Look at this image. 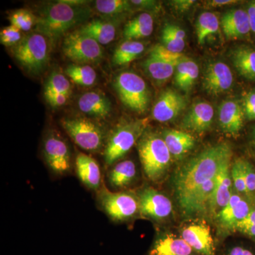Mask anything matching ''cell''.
<instances>
[{"label":"cell","mask_w":255,"mask_h":255,"mask_svg":"<svg viewBox=\"0 0 255 255\" xmlns=\"http://www.w3.org/2000/svg\"><path fill=\"white\" fill-rule=\"evenodd\" d=\"M243 107L236 100L224 101L219 110V125L223 132L236 136L243 127Z\"/></svg>","instance_id":"cell-16"},{"label":"cell","mask_w":255,"mask_h":255,"mask_svg":"<svg viewBox=\"0 0 255 255\" xmlns=\"http://www.w3.org/2000/svg\"><path fill=\"white\" fill-rule=\"evenodd\" d=\"M75 169L78 179L85 187L97 192L102 188L100 167L97 160L91 156L79 152L75 158Z\"/></svg>","instance_id":"cell-15"},{"label":"cell","mask_w":255,"mask_h":255,"mask_svg":"<svg viewBox=\"0 0 255 255\" xmlns=\"http://www.w3.org/2000/svg\"><path fill=\"white\" fill-rule=\"evenodd\" d=\"M219 18L214 13L210 11L201 13L196 25L198 43L201 46L204 45L207 37L219 31Z\"/></svg>","instance_id":"cell-32"},{"label":"cell","mask_w":255,"mask_h":255,"mask_svg":"<svg viewBox=\"0 0 255 255\" xmlns=\"http://www.w3.org/2000/svg\"><path fill=\"white\" fill-rule=\"evenodd\" d=\"M243 110L248 120H255V91L248 92L243 98Z\"/></svg>","instance_id":"cell-42"},{"label":"cell","mask_w":255,"mask_h":255,"mask_svg":"<svg viewBox=\"0 0 255 255\" xmlns=\"http://www.w3.org/2000/svg\"><path fill=\"white\" fill-rule=\"evenodd\" d=\"M253 139H254V142L255 144V127L254 128V131H253Z\"/></svg>","instance_id":"cell-48"},{"label":"cell","mask_w":255,"mask_h":255,"mask_svg":"<svg viewBox=\"0 0 255 255\" xmlns=\"http://www.w3.org/2000/svg\"><path fill=\"white\" fill-rule=\"evenodd\" d=\"M194 250L182 237L163 235L155 240L148 255H191Z\"/></svg>","instance_id":"cell-22"},{"label":"cell","mask_w":255,"mask_h":255,"mask_svg":"<svg viewBox=\"0 0 255 255\" xmlns=\"http://www.w3.org/2000/svg\"><path fill=\"white\" fill-rule=\"evenodd\" d=\"M142 171L150 182H162L170 167L172 155L162 135L145 130L137 142Z\"/></svg>","instance_id":"cell-3"},{"label":"cell","mask_w":255,"mask_h":255,"mask_svg":"<svg viewBox=\"0 0 255 255\" xmlns=\"http://www.w3.org/2000/svg\"><path fill=\"white\" fill-rule=\"evenodd\" d=\"M237 1L235 0H212L206 1V5L210 7H219V6H227V5L236 4Z\"/></svg>","instance_id":"cell-46"},{"label":"cell","mask_w":255,"mask_h":255,"mask_svg":"<svg viewBox=\"0 0 255 255\" xmlns=\"http://www.w3.org/2000/svg\"><path fill=\"white\" fill-rule=\"evenodd\" d=\"M140 213L144 217L156 221L167 219L172 211L170 199L155 188L143 187L137 194Z\"/></svg>","instance_id":"cell-11"},{"label":"cell","mask_w":255,"mask_h":255,"mask_svg":"<svg viewBox=\"0 0 255 255\" xmlns=\"http://www.w3.org/2000/svg\"><path fill=\"white\" fill-rule=\"evenodd\" d=\"M241 161L248 193L247 196H251L255 194V169L249 161L243 158Z\"/></svg>","instance_id":"cell-40"},{"label":"cell","mask_w":255,"mask_h":255,"mask_svg":"<svg viewBox=\"0 0 255 255\" xmlns=\"http://www.w3.org/2000/svg\"><path fill=\"white\" fill-rule=\"evenodd\" d=\"M43 152L48 168L55 175L63 176L70 172V149L63 137L55 130L48 132L45 137Z\"/></svg>","instance_id":"cell-10"},{"label":"cell","mask_w":255,"mask_h":255,"mask_svg":"<svg viewBox=\"0 0 255 255\" xmlns=\"http://www.w3.org/2000/svg\"><path fill=\"white\" fill-rule=\"evenodd\" d=\"M187 106L184 96L172 89L160 94L152 108V118L161 123L171 122L177 118Z\"/></svg>","instance_id":"cell-12"},{"label":"cell","mask_w":255,"mask_h":255,"mask_svg":"<svg viewBox=\"0 0 255 255\" xmlns=\"http://www.w3.org/2000/svg\"><path fill=\"white\" fill-rule=\"evenodd\" d=\"M71 92V84L66 77L58 72H53L45 85L44 96L46 100L59 95L70 97Z\"/></svg>","instance_id":"cell-35"},{"label":"cell","mask_w":255,"mask_h":255,"mask_svg":"<svg viewBox=\"0 0 255 255\" xmlns=\"http://www.w3.org/2000/svg\"><path fill=\"white\" fill-rule=\"evenodd\" d=\"M221 24L228 39L243 38L252 31L248 12L244 9L230 10L225 13Z\"/></svg>","instance_id":"cell-19"},{"label":"cell","mask_w":255,"mask_h":255,"mask_svg":"<svg viewBox=\"0 0 255 255\" xmlns=\"http://www.w3.org/2000/svg\"><path fill=\"white\" fill-rule=\"evenodd\" d=\"M228 255H254L252 252L242 247H235L228 253Z\"/></svg>","instance_id":"cell-47"},{"label":"cell","mask_w":255,"mask_h":255,"mask_svg":"<svg viewBox=\"0 0 255 255\" xmlns=\"http://www.w3.org/2000/svg\"><path fill=\"white\" fill-rule=\"evenodd\" d=\"M186 33L174 23H167L162 30V46L174 53H182L185 48Z\"/></svg>","instance_id":"cell-30"},{"label":"cell","mask_w":255,"mask_h":255,"mask_svg":"<svg viewBox=\"0 0 255 255\" xmlns=\"http://www.w3.org/2000/svg\"><path fill=\"white\" fill-rule=\"evenodd\" d=\"M114 88L126 107L137 114L148 110L150 93L143 79L132 72L119 73L114 82Z\"/></svg>","instance_id":"cell-7"},{"label":"cell","mask_w":255,"mask_h":255,"mask_svg":"<svg viewBox=\"0 0 255 255\" xmlns=\"http://www.w3.org/2000/svg\"><path fill=\"white\" fill-rule=\"evenodd\" d=\"M214 117V110L211 104L199 102L194 104L182 122L183 129L190 131L202 132L211 127Z\"/></svg>","instance_id":"cell-17"},{"label":"cell","mask_w":255,"mask_h":255,"mask_svg":"<svg viewBox=\"0 0 255 255\" xmlns=\"http://www.w3.org/2000/svg\"><path fill=\"white\" fill-rule=\"evenodd\" d=\"M247 12H248V17H249L252 31L255 33V1H252L250 4Z\"/></svg>","instance_id":"cell-45"},{"label":"cell","mask_w":255,"mask_h":255,"mask_svg":"<svg viewBox=\"0 0 255 255\" xmlns=\"http://www.w3.org/2000/svg\"><path fill=\"white\" fill-rule=\"evenodd\" d=\"M130 2L131 5L136 6L139 9L157 11L159 8L158 3L152 0H132Z\"/></svg>","instance_id":"cell-43"},{"label":"cell","mask_w":255,"mask_h":255,"mask_svg":"<svg viewBox=\"0 0 255 255\" xmlns=\"http://www.w3.org/2000/svg\"><path fill=\"white\" fill-rule=\"evenodd\" d=\"M78 107L82 113L99 119H105L112 112V102L103 93L88 92L78 100Z\"/></svg>","instance_id":"cell-20"},{"label":"cell","mask_w":255,"mask_h":255,"mask_svg":"<svg viewBox=\"0 0 255 255\" xmlns=\"http://www.w3.org/2000/svg\"><path fill=\"white\" fill-rule=\"evenodd\" d=\"M145 50V46L137 41H125L114 51L112 61L117 66L127 65L137 59Z\"/></svg>","instance_id":"cell-31"},{"label":"cell","mask_w":255,"mask_h":255,"mask_svg":"<svg viewBox=\"0 0 255 255\" xmlns=\"http://www.w3.org/2000/svg\"><path fill=\"white\" fill-rule=\"evenodd\" d=\"M231 162H226L216 177V187L214 201V214L223 209L231 199L232 193V178L231 176Z\"/></svg>","instance_id":"cell-24"},{"label":"cell","mask_w":255,"mask_h":255,"mask_svg":"<svg viewBox=\"0 0 255 255\" xmlns=\"http://www.w3.org/2000/svg\"><path fill=\"white\" fill-rule=\"evenodd\" d=\"M182 238L201 255H215L214 240L209 226L194 224L184 228Z\"/></svg>","instance_id":"cell-18"},{"label":"cell","mask_w":255,"mask_h":255,"mask_svg":"<svg viewBox=\"0 0 255 255\" xmlns=\"http://www.w3.org/2000/svg\"><path fill=\"white\" fill-rule=\"evenodd\" d=\"M142 67L146 75L152 81L158 85H162L172 78L174 73H175L177 66L157 58L148 57L142 63Z\"/></svg>","instance_id":"cell-29"},{"label":"cell","mask_w":255,"mask_h":255,"mask_svg":"<svg viewBox=\"0 0 255 255\" xmlns=\"http://www.w3.org/2000/svg\"><path fill=\"white\" fill-rule=\"evenodd\" d=\"M147 119L123 120L107 135L103 150L106 167H111L121 161L136 144L146 130Z\"/></svg>","instance_id":"cell-4"},{"label":"cell","mask_w":255,"mask_h":255,"mask_svg":"<svg viewBox=\"0 0 255 255\" xmlns=\"http://www.w3.org/2000/svg\"><path fill=\"white\" fill-rule=\"evenodd\" d=\"M23 39L21 31L14 26H7L0 32V42L5 46H14Z\"/></svg>","instance_id":"cell-39"},{"label":"cell","mask_w":255,"mask_h":255,"mask_svg":"<svg viewBox=\"0 0 255 255\" xmlns=\"http://www.w3.org/2000/svg\"><path fill=\"white\" fill-rule=\"evenodd\" d=\"M136 176L135 164L130 159H126L111 167L107 175V182L112 189H125L131 185Z\"/></svg>","instance_id":"cell-21"},{"label":"cell","mask_w":255,"mask_h":255,"mask_svg":"<svg viewBox=\"0 0 255 255\" xmlns=\"http://www.w3.org/2000/svg\"><path fill=\"white\" fill-rule=\"evenodd\" d=\"M195 2L196 1L193 0H174L171 1V4L172 5L174 9L180 12H184L190 9Z\"/></svg>","instance_id":"cell-44"},{"label":"cell","mask_w":255,"mask_h":255,"mask_svg":"<svg viewBox=\"0 0 255 255\" xmlns=\"http://www.w3.org/2000/svg\"><path fill=\"white\" fill-rule=\"evenodd\" d=\"M65 72L75 83L82 86H92L97 80L95 69L88 65L71 64L65 68Z\"/></svg>","instance_id":"cell-34"},{"label":"cell","mask_w":255,"mask_h":255,"mask_svg":"<svg viewBox=\"0 0 255 255\" xmlns=\"http://www.w3.org/2000/svg\"><path fill=\"white\" fill-rule=\"evenodd\" d=\"M154 21L152 15L141 13L128 21L124 28L123 36L125 41H135L146 38L153 31Z\"/></svg>","instance_id":"cell-25"},{"label":"cell","mask_w":255,"mask_h":255,"mask_svg":"<svg viewBox=\"0 0 255 255\" xmlns=\"http://www.w3.org/2000/svg\"><path fill=\"white\" fill-rule=\"evenodd\" d=\"M231 173L233 185L236 188V191L240 194L248 195L241 158L235 160L234 163L231 166Z\"/></svg>","instance_id":"cell-38"},{"label":"cell","mask_w":255,"mask_h":255,"mask_svg":"<svg viewBox=\"0 0 255 255\" xmlns=\"http://www.w3.org/2000/svg\"><path fill=\"white\" fill-rule=\"evenodd\" d=\"M61 126L80 148L92 153L104 150L108 135L100 124L84 117H71L62 119Z\"/></svg>","instance_id":"cell-5"},{"label":"cell","mask_w":255,"mask_h":255,"mask_svg":"<svg viewBox=\"0 0 255 255\" xmlns=\"http://www.w3.org/2000/svg\"><path fill=\"white\" fill-rule=\"evenodd\" d=\"M12 53L25 70L38 74L46 68L49 60V42L39 32L29 33L14 46Z\"/></svg>","instance_id":"cell-6"},{"label":"cell","mask_w":255,"mask_h":255,"mask_svg":"<svg viewBox=\"0 0 255 255\" xmlns=\"http://www.w3.org/2000/svg\"><path fill=\"white\" fill-rule=\"evenodd\" d=\"M199 75V65L186 56L176 67L174 84L182 91L189 92L194 87Z\"/></svg>","instance_id":"cell-27"},{"label":"cell","mask_w":255,"mask_h":255,"mask_svg":"<svg viewBox=\"0 0 255 255\" xmlns=\"http://www.w3.org/2000/svg\"><path fill=\"white\" fill-rule=\"evenodd\" d=\"M11 24L21 31H28L36 26V17L28 10L19 9L9 16Z\"/></svg>","instance_id":"cell-36"},{"label":"cell","mask_w":255,"mask_h":255,"mask_svg":"<svg viewBox=\"0 0 255 255\" xmlns=\"http://www.w3.org/2000/svg\"><path fill=\"white\" fill-rule=\"evenodd\" d=\"M236 231L246 236L255 237V204L251 208L246 219L238 225Z\"/></svg>","instance_id":"cell-41"},{"label":"cell","mask_w":255,"mask_h":255,"mask_svg":"<svg viewBox=\"0 0 255 255\" xmlns=\"http://www.w3.org/2000/svg\"><path fill=\"white\" fill-rule=\"evenodd\" d=\"M172 157L180 159L195 145V138L191 134L182 130L168 129L162 133Z\"/></svg>","instance_id":"cell-23"},{"label":"cell","mask_w":255,"mask_h":255,"mask_svg":"<svg viewBox=\"0 0 255 255\" xmlns=\"http://www.w3.org/2000/svg\"><path fill=\"white\" fill-rule=\"evenodd\" d=\"M79 30L91 37L100 45H107L113 41L117 33L115 23L99 18L92 20Z\"/></svg>","instance_id":"cell-26"},{"label":"cell","mask_w":255,"mask_h":255,"mask_svg":"<svg viewBox=\"0 0 255 255\" xmlns=\"http://www.w3.org/2000/svg\"><path fill=\"white\" fill-rule=\"evenodd\" d=\"M232 154L231 145L221 142L208 147L181 166L174 178V191L180 208L194 191L217 177L223 166L231 161Z\"/></svg>","instance_id":"cell-1"},{"label":"cell","mask_w":255,"mask_h":255,"mask_svg":"<svg viewBox=\"0 0 255 255\" xmlns=\"http://www.w3.org/2000/svg\"><path fill=\"white\" fill-rule=\"evenodd\" d=\"M99 207L110 219L123 222L140 212L137 196L123 191H112L105 186L97 191Z\"/></svg>","instance_id":"cell-8"},{"label":"cell","mask_w":255,"mask_h":255,"mask_svg":"<svg viewBox=\"0 0 255 255\" xmlns=\"http://www.w3.org/2000/svg\"><path fill=\"white\" fill-rule=\"evenodd\" d=\"M149 57L157 58V59L177 66L178 64L180 63L186 56L182 53H174V52L170 51L162 44H157L152 47V49L150 50Z\"/></svg>","instance_id":"cell-37"},{"label":"cell","mask_w":255,"mask_h":255,"mask_svg":"<svg viewBox=\"0 0 255 255\" xmlns=\"http://www.w3.org/2000/svg\"><path fill=\"white\" fill-rule=\"evenodd\" d=\"M251 210V206L239 194L232 193L227 205L218 213L216 219L224 229L236 231L238 225L246 219Z\"/></svg>","instance_id":"cell-14"},{"label":"cell","mask_w":255,"mask_h":255,"mask_svg":"<svg viewBox=\"0 0 255 255\" xmlns=\"http://www.w3.org/2000/svg\"><path fill=\"white\" fill-rule=\"evenodd\" d=\"M62 50L66 58L80 65L98 63L104 56L102 45L80 30L65 37Z\"/></svg>","instance_id":"cell-9"},{"label":"cell","mask_w":255,"mask_h":255,"mask_svg":"<svg viewBox=\"0 0 255 255\" xmlns=\"http://www.w3.org/2000/svg\"><path fill=\"white\" fill-rule=\"evenodd\" d=\"M95 4L97 11L109 19L118 18L132 9L130 1L127 0H97Z\"/></svg>","instance_id":"cell-33"},{"label":"cell","mask_w":255,"mask_h":255,"mask_svg":"<svg viewBox=\"0 0 255 255\" xmlns=\"http://www.w3.org/2000/svg\"><path fill=\"white\" fill-rule=\"evenodd\" d=\"M233 75L227 64L217 61L209 64L204 72L203 88L211 95H219L233 86Z\"/></svg>","instance_id":"cell-13"},{"label":"cell","mask_w":255,"mask_h":255,"mask_svg":"<svg viewBox=\"0 0 255 255\" xmlns=\"http://www.w3.org/2000/svg\"><path fill=\"white\" fill-rule=\"evenodd\" d=\"M90 13V9L84 5L69 4L61 0L42 8L36 17V28L39 33L54 41L89 18Z\"/></svg>","instance_id":"cell-2"},{"label":"cell","mask_w":255,"mask_h":255,"mask_svg":"<svg viewBox=\"0 0 255 255\" xmlns=\"http://www.w3.org/2000/svg\"><path fill=\"white\" fill-rule=\"evenodd\" d=\"M254 204H255V194L254 195Z\"/></svg>","instance_id":"cell-49"},{"label":"cell","mask_w":255,"mask_h":255,"mask_svg":"<svg viewBox=\"0 0 255 255\" xmlns=\"http://www.w3.org/2000/svg\"><path fill=\"white\" fill-rule=\"evenodd\" d=\"M232 60L240 75L255 80V50L244 46L237 47L233 50Z\"/></svg>","instance_id":"cell-28"}]
</instances>
